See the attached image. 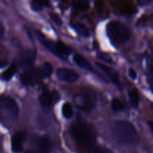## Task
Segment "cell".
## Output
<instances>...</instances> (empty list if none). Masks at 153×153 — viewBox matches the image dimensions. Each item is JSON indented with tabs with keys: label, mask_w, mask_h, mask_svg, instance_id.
I'll return each mask as SVG.
<instances>
[{
	"label": "cell",
	"mask_w": 153,
	"mask_h": 153,
	"mask_svg": "<svg viewBox=\"0 0 153 153\" xmlns=\"http://www.w3.org/2000/svg\"><path fill=\"white\" fill-rule=\"evenodd\" d=\"M72 138L82 149H91L97 140V133L91 125L85 123H76L70 128Z\"/></svg>",
	"instance_id": "1"
},
{
	"label": "cell",
	"mask_w": 153,
	"mask_h": 153,
	"mask_svg": "<svg viewBox=\"0 0 153 153\" xmlns=\"http://www.w3.org/2000/svg\"><path fill=\"white\" fill-rule=\"evenodd\" d=\"M112 133L115 140L121 144L132 146L139 141L138 133L128 121H116L112 127Z\"/></svg>",
	"instance_id": "2"
},
{
	"label": "cell",
	"mask_w": 153,
	"mask_h": 153,
	"mask_svg": "<svg viewBox=\"0 0 153 153\" xmlns=\"http://www.w3.org/2000/svg\"><path fill=\"white\" fill-rule=\"evenodd\" d=\"M52 67L49 63H45L43 66L30 69L24 72L21 76V80L26 86H34L40 81L52 74Z\"/></svg>",
	"instance_id": "3"
},
{
	"label": "cell",
	"mask_w": 153,
	"mask_h": 153,
	"mask_svg": "<svg viewBox=\"0 0 153 153\" xmlns=\"http://www.w3.org/2000/svg\"><path fill=\"white\" fill-rule=\"evenodd\" d=\"M108 37L114 45H120L128 40L131 36L129 29L124 24L111 21L106 27Z\"/></svg>",
	"instance_id": "4"
},
{
	"label": "cell",
	"mask_w": 153,
	"mask_h": 153,
	"mask_svg": "<svg viewBox=\"0 0 153 153\" xmlns=\"http://www.w3.org/2000/svg\"><path fill=\"white\" fill-rule=\"evenodd\" d=\"M74 102L76 105L81 110L90 111L96 105L97 97L92 89H84L79 94H77L74 97Z\"/></svg>",
	"instance_id": "5"
},
{
	"label": "cell",
	"mask_w": 153,
	"mask_h": 153,
	"mask_svg": "<svg viewBox=\"0 0 153 153\" xmlns=\"http://www.w3.org/2000/svg\"><path fill=\"white\" fill-rule=\"evenodd\" d=\"M37 36H38L40 41L44 45L45 47L47 48L49 51H51L52 53L55 54L58 58L64 59L71 53V49L62 42H52L46 40L43 37V34H40V33H38Z\"/></svg>",
	"instance_id": "6"
},
{
	"label": "cell",
	"mask_w": 153,
	"mask_h": 153,
	"mask_svg": "<svg viewBox=\"0 0 153 153\" xmlns=\"http://www.w3.org/2000/svg\"><path fill=\"white\" fill-rule=\"evenodd\" d=\"M1 108L2 113H5L10 119H16L19 114L18 105L13 99L7 96H3L1 99Z\"/></svg>",
	"instance_id": "7"
},
{
	"label": "cell",
	"mask_w": 153,
	"mask_h": 153,
	"mask_svg": "<svg viewBox=\"0 0 153 153\" xmlns=\"http://www.w3.org/2000/svg\"><path fill=\"white\" fill-rule=\"evenodd\" d=\"M58 79L66 82H74L79 78V74L69 68H60L57 71Z\"/></svg>",
	"instance_id": "8"
},
{
	"label": "cell",
	"mask_w": 153,
	"mask_h": 153,
	"mask_svg": "<svg viewBox=\"0 0 153 153\" xmlns=\"http://www.w3.org/2000/svg\"><path fill=\"white\" fill-rule=\"evenodd\" d=\"M37 57V54L32 49H25L21 52L19 56V64L22 67H26L32 65L34 63Z\"/></svg>",
	"instance_id": "9"
},
{
	"label": "cell",
	"mask_w": 153,
	"mask_h": 153,
	"mask_svg": "<svg viewBox=\"0 0 153 153\" xmlns=\"http://www.w3.org/2000/svg\"><path fill=\"white\" fill-rule=\"evenodd\" d=\"M52 100H53V95L48 90H44L39 97V102L41 108L46 113L50 111Z\"/></svg>",
	"instance_id": "10"
},
{
	"label": "cell",
	"mask_w": 153,
	"mask_h": 153,
	"mask_svg": "<svg viewBox=\"0 0 153 153\" xmlns=\"http://www.w3.org/2000/svg\"><path fill=\"white\" fill-rule=\"evenodd\" d=\"M25 140V134L18 132L13 134L11 138V149L13 152L19 153L23 149V141Z\"/></svg>",
	"instance_id": "11"
},
{
	"label": "cell",
	"mask_w": 153,
	"mask_h": 153,
	"mask_svg": "<svg viewBox=\"0 0 153 153\" xmlns=\"http://www.w3.org/2000/svg\"><path fill=\"white\" fill-rule=\"evenodd\" d=\"M37 147L42 153H49L52 149L50 140L46 137H40L37 140Z\"/></svg>",
	"instance_id": "12"
},
{
	"label": "cell",
	"mask_w": 153,
	"mask_h": 153,
	"mask_svg": "<svg viewBox=\"0 0 153 153\" xmlns=\"http://www.w3.org/2000/svg\"><path fill=\"white\" fill-rule=\"evenodd\" d=\"M96 64H97V65L98 66V67H100V68L101 69V70H102L106 75H107L109 79L114 82V83L117 84V85H119V79H118V76L114 71H113L110 67H108V66L104 65V64H100V63L98 62H97Z\"/></svg>",
	"instance_id": "13"
},
{
	"label": "cell",
	"mask_w": 153,
	"mask_h": 153,
	"mask_svg": "<svg viewBox=\"0 0 153 153\" xmlns=\"http://www.w3.org/2000/svg\"><path fill=\"white\" fill-rule=\"evenodd\" d=\"M73 61L76 63V65L79 66V67L82 69H85V70H88V71H91L92 70V67L91 65L90 64V63L85 59L84 57H82L80 55H75L73 56Z\"/></svg>",
	"instance_id": "14"
},
{
	"label": "cell",
	"mask_w": 153,
	"mask_h": 153,
	"mask_svg": "<svg viewBox=\"0 0 153 153\" xmlns=\"http://www.w3.org/2000/svg\"><path fill=\"white\" fill-rule=\"evenodd\" d=\"M72 27L73 28V29L79 34V35L82 36L84 37H88L90 36V32L89 30L88 29L85 25H82L81 23H75L72 25Z\"/></svg>",
	"instance_id": "15"
},
{
	"label": "cell",
	"mask_w": 153,
	"mask_h": 153,
	"mask_svg": "<svg viewBox=\"0 0 153 153\" xmlns=\"http://www.w3.org/2000/svg\"><path fill=\"white\" fill-rule=\"evenodd\" d=\"M49 4V0H31V8L35 11H39L43 7H48Z\"/></svg>",
	"instance_id": "16"
},
{
	"label": "cell",
	"mask_w": 153,
	"mask_h": 153,
	"mask_svg": "<svg viewBox=\"0 0 153 153\" xmlns=\"http://www.w3.org/2000/svg\"><path fill=\"white\" fill-rule=\"evenodd\" d=\"M16 71V66L15 64H12L10 67H9L4 73L1 75V79L4 81H9L13 75L15 74Z\"/></svg>",
	"instance_id": "17"
},
{
	"label": "cell",
	"mask_w": 153,
	"mask_h": 153,
	"mask_svg": "<svg viewBox=\"0 0 153 153\" xmlns=\"http://www.w3.org/2000/svg\"><path fill=\"white\" fill-rule=\"evenodd\" d=\"M130 102L134 107H137L140 102V97H139L138 91L136 89H133L128 93Z\"/></svg>",
	"instance_id": "18"
},
{
	"label": "cell",
	"mask_w": 153,
	"mask_h": 153,
	"mask_svg": "<svg viewBox=\"0 0 153 153\" xmlns=\"http://www.w3.org/2000/svg\"><path fill=\"white\" fill-rule=\"evenodd\" d=\"M62 114L63 116L66 119H70L73 116V108L70 103H64L62 106Z\"/></svg>",
	"instance_id": "19"
},
{
	"label": "cell",
	"mask_w": 153,
	"mask_h": 153,
	"mask_svg": "<svg viewBox=\"0 0 153 153\" xmlns=\"http://www.w3.org/2000/svg\"><path fill=\"white\" fill-rule=\"evenodd\" d=\"M111 107L112 109H113L114 111L120 112L121 111L123 110L125 105H124L123 103L120 100H118V99H114V100H112Z\"/></svg>",
	"instance_id": "20"
},
{
	"label": "cell",
	"mask_w": 153,
	"mask_h": 153,
	"mask_svg": "<svg viewBox=\"0 0 153 153\" xmlns=\"http://www.w3.org/2000/svg\"><path fill=\"white\" fill-rule=\"evenodd\" d=\"M74 6L78 10H85L89 7V4L86 0H77L74 2Z\"/></svg>",
	"instance_id": "21"
},
{
	"label": "cell",
	"mask_w": 153,
	"mask_h": 153,
	"mask_svg": "<svg viewBox=\"0 0 153 153\" xmlns=\"http://www.w3.org/2000/svg\"><path fill=\"white\" fill-rule=\"evenodd\" d=\"M98 58H100L101 61H104V62L108 63V64H112L113 63V60H112L111 57L107 53H104V52H100L98 54Z\"/></svg>",
	"instance_id": "22"
},
{
	"label": "cell",
	"mask_w": 153,
	"mask_h": 153,
	"mask_svg": "<svg viewBox=\"0 0 153 153\" xmlns=\"http://www.w3.org/2000/svg\"><path fill=\"white\" fill-rule=\"evenodd\" d=\"M49 15H50L51 19H52V20L54 21V22H55V23H56L57 25H61V24H62V20H61V18H60V16H58V15L57 14V13H51Z\"/></svg>",
	"instance_id": "23"
},
{
	"label": "cell",
	"mask_w": 153,
	"mask_h": 153,
	"mask_svg": "<svg viewBox=\"0 0 153 153\" xmlns=\"http://www.w3.org/2000/svg\"><path fill=\"white\" fill-rule=\"evenodd\" d=\"M128 74H129V76L132 79H135L136 77H137V73L134 71V69L130 68L129 70H128Z\"/></svg>",
	"instance_id": "24"
},
{
	"label": "cell",
	"mask_w": 153,
	"mask_h": 153,
	"mask_svg": "<svg viewBox=\"0 0 153 153\" xmlns=\"http://www.w3.org/2000/svg\"><path fill=\"white\" fill-rule=\"evenodd\" d=\"M153 0H139V2L141 5H146V4H149L150 2H152Z\"/></svg>",
	"instance_id": "25"
},
{
	"label": "cell",
	"mask_w": 153,
	"mask_h": 153,
	"mask_svg": "<svg viewBox=\"0 0 153 153\" xmlns=\"http://www.w3.org/2000/svg\"><path fill=\"white\" fill-rule=\"evenodd\" d=\"M93 153H106L105 151L103 150L102 149H100V148H98V149H96L93 152Z\"/></svg>",
	"instance_id": "26"
},
{
	"label": "cell",
	"mask_w": 153,
	"mask_h": 153,
	"mask_svg": "<svg viewBox=\"0 0 153 153\" xmlns=\"http://www.w3.org/2000/svg\"><path fill=\"white\" fill-rule=\"evenodd\" d=\"M148 125H149V128H150V129L152 130V131L153 132V122L152 121H149V122H148Z\"/></svg>",
	"instance_id": "27"
},
{
	"label": "cell",
	"mask_w": 153,
	"mask_h": 153,
	"mask_svg": "<svg viewBox=\"0 0 153 153\" xmlns=\"http://www.w3.org/2000/svg\"><path fill=\"white\" fill-rule=\"evenodd\" d=\"M25 153H37V152H34V151H26Z\"/></svg>",
	"instance_id": "28"
}]
</instances>
